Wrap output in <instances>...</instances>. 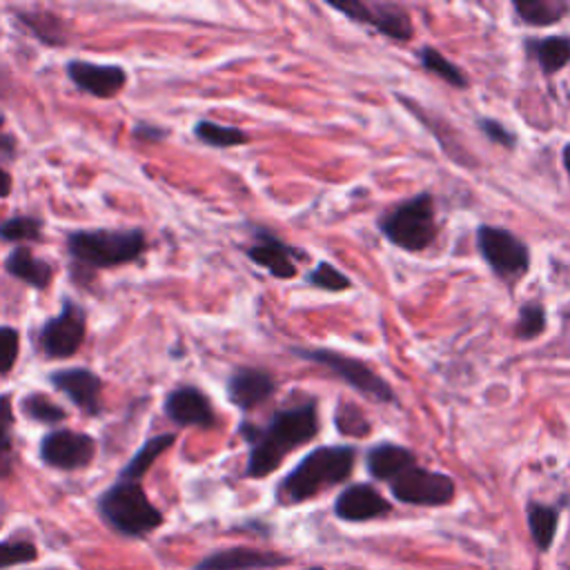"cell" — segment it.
<instances>
[{"label": "cell", "mask_w": 570, "mask_h": 570, "mask_svg": "<svg viewBox=\"0 0 570 570\" xmlns=\"http://www.w3.org/2000/svg\"><path fill=\"white\" fill-rule=\"evenodd\" d=\"M238 434L249 445L245 474L263 479L272 474L285 456L312 441L318 434V403L307 399L303 403L276 410L265 425L243 421Z\"/></svg>", "instance_id": "obj_1"}, {"label": "cell", "mask_w": 570, "mask_h": 570, "mask_svg": "<svg viewBox=\"0 0 570 570\" xmlns=\"http://www.w3.org/2000/svg\"><path fill=\"white\" fill-rule=\"evenodd\" d=\"M356 461L354 445H321L305 454L298 465L281 481L278 499L283 503H301L325 488L343 483Z\"/></svg>", "instance_id": "obj_2"}, {"label": "cell", "mask_w": 570, "mask_h": 570, "mask_svg": "<svg viewBox=\"0 0 570 570\" xmlns=\"http://www.w3.org/2000/svg\"><path fill=\"white\" fill-rule=\"evenodd\" d=\"M98 512L111 530L129 539H142L163 523V512L149 501L142 485L127 479H116L98 497Z\"/></svg>", "instance_id": "obj_3"}, {"label": "cell", "mask_w": 570, "mask_h": 570, "mask_svg": "<svg viewBox=\"0 0 570 570\" xmlns=\"http://www.w3.org/2000/svg\"><path fill=\"white\" fill-rule=\"evenodd\" d=\"M147 247L142 229H78L67 236V252L78 267L100 269L136 261Z\"/></svg>", "instance_id": "obj_4"}, {"label": "cell", "mask_w": 570, "mask_h": 570, "mask_svg": "<svg viewBox=\"0 0 570 570\" xmlns=\"http://www.w3.org/2000/svg\"><path fill=\"white\" fill-rule=\"evenodd\" d=\"M379 232L387 243L405 252H423L436 238L434 198L421 191L379 218Z\"/></svg>", "instance_id": "obj_5"}, {"label": "cell", "mask_w": 570, "mask_h": 570, "mask_svg": "<svg viewBox=\"0 0 570 570\" xmlns=\"http://www.w3.org/2000/svg\"><path fill=\"white\" fill-rule=\"evenodd\" d=\"M289 352L303 361H309L330 370L343 383H347L352 390H356L358 394H363L374 403H383V405L396 403V394L392 385L383 376H379L365 361H358L354 356L341 354L330 347H289Z\"/></svg>", "instance_id": "obj_6"}, {"label": "cell", "mask_w": 570, "mask_h": 570, "mask_svg": "<svg viewBox=\"0 0 570 570\" xmlns=\"http://www.w3.org/2000/svg\"><path fill=\"white\" fill-rule=\"evenodd\" d=\"M476 247L494 276L512 281L528 272L530 247L510 229L494 225L476 227Z\"/></svg>", "instance_id": "obj_7"}, {"label": "cell", "mask_w": 570, "mask_h": 570, "mask_svg": "<svg viewBox=\"0 0 570 570\" xmlns=\"http://www.w3.org/2000/svg\"><path fill=\"white\" fill-rule=\"evenodd\" d=\"M330 9L347 16V20L365 24L381 36H387L392 40H410L414 36V24L410 20V13L405 7L396 2H363V0H350V2H327Z\"/></svg>", "instance_id": "obj_8"}, {"label": "cell", "mask_w": 570, "mask_h": 570, "mask_svg": "<svg viewBox=\"0 0 570 570\" xmlns=\"http://www.w3.org/2000/svg\"><path fill=\"white\" fill-rule=\"evenodd\" d=\"M394 499L407 505H445L454 499L452 476L421 465H412L390 481Z\"/></svg>", "instance_id": "obj_9"}, {"label": "cell", "mask_w": 570, "mask_h": 570, "mask_svg": "<svg viewBox=\"0 0 570 570\" xmlns=\"http://www.w3.org/2000/svg\"><path fill=\"white\" fill-rule=\"evenodd\" d=\"M87 332V312L71 298H65L60 314L45 321L40 347L47 358H67L78 352Z\"/></svg>", "instance_id": "obj_10"}, {"label": "cell", "mask_w": 570, "mask_h": 570, "mask_svg": "<svg viewBox=\"0 0 570 570\" xmlns=\"http://www.w3.org/2000/svg\"><path fill=\"white\" fill-rule=\"evenodd\" d=\"M96 456V439L67 428L51 430L40 441V459L56 470H82Z\"/></svg>", "instance_id": "obj_11"}, {"label": "cell", "mask_w": 570, "mask_h": 570, "mask_svg": "<svg viewBox=\"0 0 570 570\" xmlns=\"http://www.w3.org/2000/svg\"><path fill=\"white\" fill-rule=\"evenodd\" d=\"M252 236H254V243L245 249V254L252 263H256L269 276L281 278V281H289L298 274L296 261L307 258V254L303 249L283 243L276 234H272L265 227H254Z\"/></svg>", "instance_id": "obj_12"}, {"label": "cell", "mask_w": 570, "mask_h": 570, "mask_svg": "<svg viewBox=\"0 0 570 570\" xmlns=\"http://www.w3.org/2000/svg\"><path fill=\"white\" fill-rule=\"evenodd\" d=\"M49 383L60 390L65 396L71 399L76 407H80L89 416H98L102 410L100 403V392H102V381L98 374H94L87 367H67V370H56L49 374Z\"/></svg>", "instance_id": "obj_13"}, {"label": "cell", "mask_w": 570, "mask_h": 570, "mask_svg": "<svg viewBox=\"0 0 570 570\" xmlns=\"http://www.w3.org/2000/svg\"><path fill=\"white\" fill-rule=\"evenodd\" d=\"M165 414L180 428H214L216 414L203 390L194 385H178L165 399Z\"/></svg>", "instance_id": "obj_14"}, {"label": "cell", "mask_w": 570, "mask_h": 570, "mask_svg": "<svg viewBox=\"0 0 570 570\" xmlns=\"http://www.w3.org/2000/svg\"><path fill=\"white\" fill-rule=\"evenodd\" d=\"M276 392V381L261 367H236L227 379V399L243 412L265 403Z\"/></svg>", "instance_id": "obj_15"}, {"label": "cell", "mask_w": 570, "mask_h": 570, "mask_svg": "<svg viewBox=\"0 0 570 570\" xmlns=\"http://www.w3.org/2000/svg\"><path fill=\"white\" fill-rule=\"evenodd\" d=\"M67 73L78 89L96 98H111L127 82V71L118 65H96L87 60H71L67 62Z\"/></svg>", "instance_id": "obj_16"}, {"label": "cell", "mask_w": 570, "mask_h": 570, "mask_svg": "<svg viewBox=\"0 0 570 570\" xmlns=\"http://www.w3.org/2000/svg\"><path fill=\"white\" fill-rule=\"evenodd\" d=\"M390 512V501L370 483L347 485L334 501V514L343 521H370Z\"/></svg>", "instance_id": "obj_17"}, {"label": "cell", "mask_w": 570, "mask_h": 570, "mask_svg": "<svg viewBox=\"0 0 570 570\" xmlns=\"http://www.w3.org/2000/svg\"><path fill=\"white\" fill-rule=\"evenodd\" d=\"M287 559L276 552H265L256 548H227L205 557L194 570H256L283 566Z\"/></svg>", "instance_id": "obj_18"}, {"label": "cell", "mask_w": 570, "mask_h": 570, "mask_svg": "<svg viewBox=\"0 0 570 570\" xmlns=\"http://www.w3.org/2000/svg\"><path fill=\"white\" fill-rule=\"evenodd\" d=\"M412 465H416L414 452L399 443L381 441V443H374L365 452V468L379 481L390 483L392 479H396L401 472H405Z\"/></svg>", "instance_id": "obj_19"}, {"label": "cell", "mask_w": 570, "mask_h": 570, "mask_svg": "<svg viewBox=\"0 0 570 570\" xmlns=\"http://www.w3.org/2000/svg\"><path fill=\"white\" fill-rule=\"evenodd\" d=\"M525 53L537 60L546 76H554L570 65V38L568 36H548V38H528L523 42Z\"/></svg>", "instance_id": "obj_20"}, {"label": "cell", "mask_w": 570, "mask_h": 570, "mask_svg": "<svg viewBox=\"0 0 570 570\" xmlns=\"http://www.w3.org/2000/svg\"><path fill=\"white\" fill-rule=\"evenodd\" d=\"M4 269L13 278H20L36 289H47V285L53 278L51 263L33 256L29 252V247H20V245L16 249H11L9 256L4 258Z\"/></svg>", "instance_id": "obj_21"}, {"label": "cell", "mask_w": 570, "mask_h": 570, "mask_svg": "<svg viewBox=\"0 0 570 570\" xmlns=\"http://www.w3.org/2000/svg\"><path fill=\"white\" fill-rule=\"evenodd\" d=\"M512 9L525 27H552L566 18L570 2L566 0H514Z\"/></svg>", "instance_id": "obj_22"}, {"label": "cell", "mask_w": 570, "mask_h": 570, "mask_svg": "<svg viewBox=\"0 0 570 570\" xmlns=\"http://www.w3.org/2000/svg\"><path fill=\"white\" fill-rule=\"evenodd\" d=\"M176 441V434L171 432H165V434H158V436H151L149 441H145L136 454L125 463V468L120 470V476L118 479H127V481H140L147 470L151 468V463L165 452L169 450V445Z\"/></svg>", "instance_id": "obj_23"}, {"label": "cell", "mask_w": 570, "mask_h": 570, "mask_svg": "<svg viewBox=\"0 0 570 570\" xmlns=\"http://www.w3.org/2000/svg\"><path fill=\"white\" fill-rule=\"evenodd\" d=\"M525 517H528V528H530V534H532L537 548L550 550L554 534H557L559 510L552 505H546V503L530 501L525 508Z\"/></svg>", "instance_id": "obj_24"}, {"label": "cell", "mask_w": 570, "mask_h": 570, "mask_svg": "<svg viewBox=\"0 0 570 570\" xmlns=\"http://www.w3.org/2000/svg\"><path fill=\"white\" fill-rule=\"evenodd\" d=\"M419 62L425 71H430L432 76L441 78L443 82L456 87V89H465L468 87V78L463 73L461 67H456L452 60H448L439 49L434 47H421L419 49Z\"/></svg>", "instance_id": "obj_25"}, {"label": "cell", "mask_w": 570, "mask_h": 570, "mask_svg": "<svg viewBox=\"0 0 570 570\" xmlns=\"http://www.w3.org/2000/svg\"><path fill=\"white\" fill-rule=\"evenodd\" d=\"M194 136L209 145V147H218V149H227V147H238L245 145L249 138L243 129L232 127V125H220L214 120H198L194 125Z\"/></svg>", "instance_id": "obj_26"}, {"label": "cell", "mask_w": 570, "mask_h": 570, "mask_svg": "<svg viewBox=\"0 0 570 570\" xmlns=\"http://www.w3.org/2000/svg\"><path fill=\"white\" fill-rule=\"evenodd\" d=\"M16 452H13V407L11 396H0V479H7L13 472Z\"/></svg>", "instance_id": "obj_27"}, {"label": "cell", "mask_w": 570, "mask_h": 570, "mask_svg": "<svg viewBox=\"0 0 570 570\" xmlns=\"http://www.w3.org/2000/svg\"><path fill=\"white\" fill-rule=\"evenodd\" d=\"M20 407H22V412H24L29 419H33V421H38V423H45V425L62 423L65 416H67V412H65L58 403H53L51 399H47L42 392H31V394L22 396Z\"/></svg>", "instance_id": "obj_28"}, {"label": "cell", "mask_w": 570, "mask_h": 570, "mask_svg": "<svg viewBox=\"0 0 570 570\" xmlns=\"http://www.w3.org/2000/svg\"><path fill=\"white\" fill-rule=\"evenodd\" d=\"M20 20L33 31V36H38L45 45H65L67 36H65V24L60 22L58 16L51 13H20Z\"/></svg>", "instance_id": "obj_29"}, {"label": "cell", "mask_w": 570, "mask_h": 570, "mask_svg": "<svg viewBox=\"0 0 570 570\" xmlns=\"http://www.w3.org/2000/svg\"><path fill=\"white\" fill-rule=\"evenodd\" d=\"M305 281L323 292H345L352 287L350 276H345L341 269H336L332 263L327 261H318L316 267L312 272H307Z\"/></svg>", "instance_id": "obj_30"}, {"label": "cell", "mask_w": 570, "mask_h": 570, "mask_svg": "<svg viewBox=\"0 0 570 570\" xmlns=\"http://www.w3.org/2000/svg\"><path fill=\"white\" fill-rule=\"evenodd\" d=\"M36 559H38V548H36L33 541L20 539V537H11V539L0 541V570L22 566V563H31Z\"/></svg>", "instance_id": "obj_31"}, {"label": "cell", "mask_w": 570, "mask_h": 570, "mask_svg": "<svg viewBox=\"0 0 570 570\" xmlns=\"http://www.w3.org/2000/svg\"><path fill=\"white\" fill-rule=\"evenodd\" d=\"M546 330V307L541 303H525L519 309L517 323H514V334L521 341H532Z\"/></svg>", "instance_id": "obj_32"}, {"label": "cell", "mask_w": 570, "mask_h": 570, "mask_svg": "<svg viewBox=\"0 0 570 570\" xmlns=\"http://www.w3.org/2000/svg\"><path fill=\"white\" fill-rule=\"evenodd\" d=\"M42 220L36 216H13L0 223V238L7 243H20V240H36L40 238Z\"/></svg>", "instance_id": "obj_33"}, {"label": "cell", "mask_w": 570, "mask_h": 570, "mask_svg": "<svg viewBox=\"0 0 570 570\" xmlns=\"http://www.w3.org/2000/svg\"><path fill=\"white\" fill-rule=\"evenodd\" d=\"M18 352H20L18 330L11 325H0V374H7L16 365Z\"/></svg>", "instance_id": "obj_34"}, {"label": "cell", "mask_w": 570, "mask_h": 570, "mask_svg": "<svg viewBox=\"0 0 570 570\" xmlns=\"http://www.w3.org/2000/svg\"><path fill=\"white\" fill-rule=\"evenodd\" d=\"M476 125H479L481 134H483L488 140H492V142H497V145H501V147H508V149H514V147H517V134L510 131V129H508L505 125H501L499 120H494V118H479Z\"/></svg>", "instance_id": "obj_35"}, {"label": "cell", "mask_w": 570, "mask_h": 570, "mask_svg": "<svg viewBox=\"0 0 570 570\" xmlns=\"http://www.w3.org/2000/svg\"><path fill=\"white\" fill-rule=\"evenodd\" d=\"M134 138L142 142H160L163 138H167V129H160L158 125H149V122H138L134 127Z\"/></svg>", "instance_id": "obj_36"}, {"label": "cell", "mask_w": 570, "mask_h": 570, "mask_svg": "<svg viewBox=\"0 0 570 570\" xmlns=\"http://www.w3.org/2000/svg\"><path fill=\"white\" fill-rule=\"evenodd\" d=\"M0 156L2 158H13L16 156V138H13V134L7 131L2 111H0Z\"/></svg>", "instance_id": "obj_37"}, {"label": "cell", "mask_w": 570, "mask_h": 570, "mask_svg": "<svg viewBox=\"0 0 570 570\" xmlns=\"http://www.w3.org/2000/svg\"><path fill=\"white\" fill-rule=\"evenodd\" d=\"M11 176H9V171H4L2 167H0V198H7L9 194H11Z\"/></svg>", "instance_id": "obj_38"}, {"label": "cell", "mask_w": 570, "mask_h": 570, "mask_svg": "<svg viewBox=\"0 0 570 570\" xmlns=\"http://www.w3.org/2000/svg\"><path fill=\"white\" fill-rule=\"evenodd\" d=\"M561 163H563V167H566V171L570 176V142H566L563 149H561Z\"/></svg>", "instance_id": "obj_39"}, {"label": "cell", "mask_w": 570, "mask_h": 570, "mask_svg": "<svg viewBox=\"0 0 570 570\" xmlns=\"http://www.w3.org/2000/svg\"><path fill=\"white\" fill-rule=\"evenodd\" d=\"M563 314H566V316H568V318H570V305H568V307H566V312H563Z\"/></svg>", "instance_id": "obj_40"}, {"label": "cell", "mask_w": 570, "mask_h": 570, "mask_svg": "<svg viewBox=\"0 0 570 570\" xmlns=\"http://www.w3.org/2000/svg\"><path fill=\"white\" fill-rule=\"evenodd\" d=\"M309 570H323V568H309Z\"/></svg>", "instance_id": "obj_41"}]
</instances>
